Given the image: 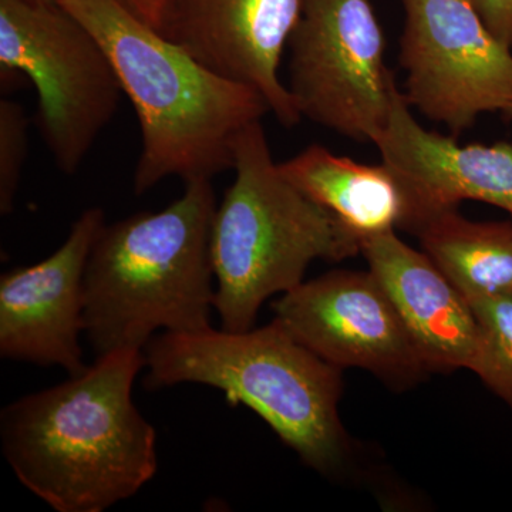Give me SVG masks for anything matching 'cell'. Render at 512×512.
Masks as SVG:
<instances>
[{
	"instance_id": "obj_3",
	"label": "cell",
	"mask_w": 512,
	"mask_h": 512,
	"mask_svg": "<svg viewBox=\"0 0 512 512\" xmlns=\"http://www.w3.org/2000/svg\"><path fill=\"white\" fill-rule=\"evenodd\" d=\"M217 207L211 180H194L164 210L103 225L84 272V333L96 356L144 349L158 330L210 328Z\"/></svg>"
},
{
	"instance_id": "obj_18",
	"label": "cell",
	"mask_w": 512,
	"mask_h": 512,
	"mask_svg": "<svg viewBox=\"0 0 512 512\" xmlns=\"http://www.w3.org/2000/svg\"><path fill=\"white\" fill-rule=\"evenodd\" d=\"M493 35L512 49V0H468Z\"/></svg>"
},
{
	"instance_id": "obj_19",
	"label": "cell",
	"mask_w": 512,
	"mask_h": 512,
	"mask_svg": "<svg viewBox=\"0 0 512 512\" xmlns=\"http://www.w3.org/2000/svg\"><path fill=\"white\" fill-rule=\"evenodd\" d=\"M120 2H123L134 15L157 30L163 26L165 13L170 5V0H120Z\"/></svg>"
},
{
	"instance_id": "obj_7",
	"label": "cell",
	"mask_w": 512,
	"mask_h": 512,
	"mask_svg": "<svg viewBox=\"0 0 512 512\" xmlns=\"http://www.w3.org/2000/svg\"><path fill=\"white\" fill-rule=\"evenodd\" d=\"M289 92L302 119L375 144L390 119L396 79L370 0H302L288 43Z\"/></svg>"
},
{
	"instance_id": "obj_17",
	"label": "cell",
	"mask_w": 512,
	"mask_h": 512,
	"mask_svg": "<svg viewBox=\"0 0 512 512\" xmlns=\"http://www.w3.org/2000/svg\"><path fill=\"white\" fill-rule=\"evenodd\" d=\"M29 119L16 101H0V212L15 208L23 165L28 156Z\"/></svg>"
},
{
	"instance_id": "obj_16",
	"label": "cell",
	"mask_w": 512,
	"mask_h": 512,
	"mask_svg": "<svg viewBox=\"0 0 512 512\" xmlns=\"http://www.w3.org/2000/svg\"><path fill=\"white\" fill-rule=\"evenodd\" d=\"M467 301L480 325V342L468 370L512 409V295Z\"/></svg>"
},
{
	"instance_id": "obj_10",
	"label": "cell",
	"mask_w": 512,
	"mask_h": 512,
	"mask_svg": "<svg viewBox=\"0 0 512 512\" xmlns=\"http://www.w3.org/2000/svg\"><path fill=\"white\" fill-rule=\"evenodd\" d=\"M101 208L73 222L62 247L36 265L10 269L0 278V356L37 366L63 367L69 376L87 369L84 272L100 229Z\"/></svg>"
},
{
	"instance_id": "obj_21",
	"label": "cell",
	"mask_w": 512,
	"mask_h": 512,
	"mask_svg": "<svg viewBox=\"0 0 512 512\" xmlns=\"http://www.w3.org/2000/svg\"><path fill=\"white\" fill-rule=\"evenodd\" d=\"M32 3H42V5H59L60 0H28Z\"/></svg>"
},
{
	"instance_id": "obj_14",
	"label": "cell",
	"mask_w": 512,
	"mask_h": 512,
	"mask_svg": "<svg viewBox=\"0 0 512 512\" xmlns=\"http://www.w3.org/2000/svg\"><path fill=\"white\" fill-rule=\"evenodd\" d=\"M282 174L332 212L360 242L402 228L406 198L389 165L362 164L312 144L279 164Z\"/></svg>"
},
{
	"instance_id": "obj_5",
	"label": "cell",
	"mask_w": 512,
	"mask_h": 512,
	"mask_svg": "<svg viewBox=\"0 0 512 512\" xmlns=\"http://www.w3.org/2000/svg\"><path fill=\"white\" fill-rule=\"evenodd\" d=\"M232 170L212 222L214 308L222 329L245 332L266 299L302 284L313 261L352 258L362 242L282 174L262 121L239 136Z\"/></svg>"
},
{
	"instance_id": "obj_2",
	"label": "cell",
	"mask_w": 512,
	"mask_h": 512,
	"mask_svg": "<svg viewBox=\"0 0 512 512\" xmlns=\"http://www.w3.org/2000/svg\"><path fill=\"white\" fill-rule=\"evenodd\" d=\"M59 5L99 40L136 110V195L167 178L212 180L234 168L239 136L271 113L258 90L215 73L120 0Z\"/></svg>"
},
{
	"instance_id": "obj_8",
	"label": "cell",
	"mask_w": 512,
	"mask_h": 512,
	"mask_svg": "<svg viewBox=\"0 0 512 512\" xmlns=\"http://www.w3.org/2000/svg\"><path fill=\"white\" fill-rule=\"evenodd\" d=\"M406 97L427 119L461 136L512 101V49L468 0H400Z\"/></svg>"
},
{
	"instance_id": "obj_4",
	"label": "cell",
	"mask_w": 512,
	"mask_h": 512,
	"mask_svg": "<svg viewBox=\"0 0 512 512\" xmlns=\"http://www.w3.org/2000/svg\"><path fill=\"white\" fill-rule=\"evenodd\" d=\"M150 389L197 383L254 410L302 463L325 476L346 466L349 439L339 417L342 369L289 335L281 323L245 332L212 326L163 332L143 349Z\"/></svg>"
},
{
	"instance_id": "obj_15",
	"label": "cell",
	"mask_w": 512,
	"mask_h": 512,
	"mask_svg": "<svg viewBox=\"0 0 512 512\" xmlns=\"http://www.w3.org/2000/svg\"><path fill=\"white\" fill-rule=\"evenodd\" d=\"M424 254L466 299L512 295V222L473 221L441 211L414 232Z\"/></svg>"
},
{
	"instance_id": "obj_12",
	"label": "cell",
	"mask_w": 512,
	"mask_h": 512,
	"mask_svg": "<svg viewBox=\"0 0 512 512\" xmlns=\"http://www.w3.org/2000/svg\"><path fill=\"white\" fill-rule=\"evenodd\" d=\"M406 198L403 231L414 232L461 201H481L512 215V143L461 146L456 137L426 130L394 84L390 119L376 141Z\"/></svg>"
},
{
	"instance_id": "obj_11",
	"label": "cell",
	"mask_w": 512,
	"mask_h": 512,
	"mask_svg": "<svg viewBox=\"0 0 512 512\" xmlns=\"http://www.w3.org/2000/svg\"><path fill=\"white\" fill-rule=\"evenodd\" d=\"M302 0H170L158 32L215 73L258 90L276 120H302L279 66L301 18Z\"/></svg>"
},
{
	"instance_id": "obj_13",
	"label": "cell",
	"mask_w": 512,
	"mask_h": 512,
	"mask_svg": "<svg viewBox=\"0 0 512 512\" xmlns=\"http://www.w3.org/2000/svg\"><path fill=\"white\" fill-rule=\"evenodd\" d=\"M362 254L430 372L468 369L480 325L466 296L429 255L404 244L394 231L363 239Z\"/></svg>"
},
{
	"instance_id": "obj_9",
	"label": "cell",
	"mask_w": 512,
	"mask_h": 512,
	"mask_svg": "<svg viewBox=\"0 0 512 512\" xmlns=\"http://www.w3.org/2000/svg\"><path fill=\"white\" fill-rule=\"evenodd\" d=\"M276 322L330 365L360 367L392 386L430 372L372 272L332 271L272 305Z\"/></svg>"
},
{
	"instance_id": "obj_1",
	"label": "cell",
	"mask_w": 512,
	"mask_h": 512,
	"mask_svg": "<svg viewBox=\"0 0 512 512\" xmlns=\"http://www.w3.org/2000/svg\"><path fill=\"white\" fill-rule=\"evenodd\" d=\"M143 349L97 356L66 382L0 413L6 461L57 512H103L156 476L157 431L133 402Z\"/></svg>"
},
{
	"instance_id": "obj_6",
	"label": "cell",
	"mask_w": 512,
	"mask_h": 512,
	"mask_svg": "<svg viewBox=\"0 0 512 512\" xmlns=\"http://www.w3.org/2000/svg\"><path fill=\"white\" fill-rule=\"evenodd\" d=\"M0 70L29 77L47 150L76 174L124 94L99 40L60 5L0 0Z\"/></svg>"
},
{
	"instance_id": "obj_20",
	"label": "cell",
	"mask_w": 512,
	"mask_h": 512,
	"mask_svg": "<svg viewBox=\"0 0 512 512\" xmlns=\"http://www.w3.org/2000/svg\"><path fill=\"white\" fill-rule=\"evenodd\" d=\"M501 114H503L505 120L512 121V101L510 104H508L507 107H505L503 113Z\"/></svg>"
}]
</instances>
